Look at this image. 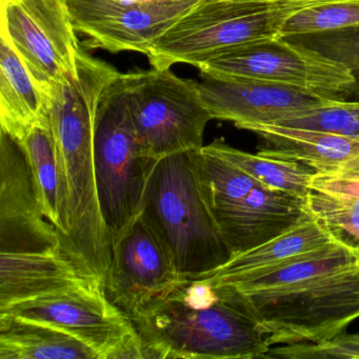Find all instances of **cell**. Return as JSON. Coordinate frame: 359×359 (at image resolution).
<instances>
[{
	"label": "cell",
	"instance_id": "4fadbf2b",
	"mask_svg": "<svg viewBox=\"0 0 359 359\" xmlns=\"http://www.w3.org/2000/svg\"><path fill=\"white\" fill-rule=\"evenodd\" d=\"M60 248L62 236L41 210L22 148L1 133L0 253L49 252Z\"/></svg>",
	"mask_w": 359,
	"mask_h": 359
},
{
	"label": "cell",
	"instance_id": "7402d4cb",
	"mask_svg": "<svg viewBox=\"0 0 359 359\" xmlns=\"http://www.w3.org/2000/svg\"><path fill=\"white\" fill-rule=\"evenodd\" d=\"M203 150L220 157L251 176L266 188L276 189L306 198L317 171L296 161L245 152L222 140H215Z\"/></svg>",
	"mask_w": 359,
	"mask_h": 359
},
{
	"label": "cell",
	"instance_id": "8fae6325",
	"mask_svg": "<svg viewBox=\"0 0 359 359\" xmlns=\"http://www.w3.org/2000/svg\"><path fill=\"white\" fill-rule=\"evenodd\" d=\"M182 277L142 215L113 243L104 283L109 299L131 317L171 291Z\"/></svg>",
	"mask_w": 359,
	"mask_h": 359
},
{
	"label": "cell",
	"instance_id": "8992f818",
	"mask_svg": "<svg viewBox=\"0 0 359 359\" xmlns=\"http://www.w3.org/2000/svg\"><path fill=\"white\" fill-rule=\"evenodd\" d=\"M130 111L138 140L154 161L201 150L211 115L203 106L194 81L178 77L171 69H151L123 74Z\"/></svg>",
	"mask_w": 359,
	"mask_h": 359
},
{
	"label": "cell",
	"instance_id": "52a82bcc",
	"mask_svg": "<svg viewBox=\"0 0 359 359\" xmlns=\"http://www.w3.org/2000/svg\"><path fill=\"white\" fill-rule=\"evenodd\" d=\"M0 314L62 330L90 346L98 359H146L133 321L109 299L98 281L16 302L0 309Z\"/></svg>",
	"mask_w": 359,
	"mask_h": 359
},
{
	"label": "cell",
	"instance_id": "7a4b0ae2",
	"mask_svg": "<svg viewBox=\"0 0 359 359\" xmlns=\"http://www.w3.org/2000/svg\"><path fill=\"white\" fill-rule=\"evenodd\" d=\"M131 320L146 358H264L266 335L231 285L182 278Z\"/></svg>",
	"mask_w": 359,
	"mask_h": 359
},
{
	"label": "cell",
	"instance_id": "ba28073f",
	"mask_svg": "<svg viewBox=\"0 0 359 359\" xmlns=\"http://www.w3.org/2000/svg\"><path fill=\"white\" fill-rule=\"evenodd\" d=\"M198 70L272 81L330 100H346L356 95L354 77L346 67L281 35L233 48L208 60Z\"/></svg>",
	"mask_w": 359,
	"mask_h": 359
},
{
	"label": "cell",
	"instance_id": "d4e9b609",
	"mask_svg": "<svg viewBox=\"0 0 359 359\" xmlns=\"http://www.w3.org/2000/svg\"><path fill=\"white\" fill-rule=\"evenodd\" d=\"M275 125L359 137V100H330Z\"/></svg>",
	"mask_w": 359,
	"mask_h": 359
},
{
	"label": "cell",
	"instance_id": "44dd1931",
	"mask_svg": "<svg viewBox=\"0 0 359 359\" xmlns=\"http://www.w3.org/2000/svg\"><path fill=\"white\" fill-rule=\"evenodd\" d=\"M356 266V252L335 243L309 257L232 287L248 295H276L298 289L318 277Z\"/></svg>",
	"mask_w": 359,
	"mask_h": 359
},
{
	"label": "cell",
	"instance_id": "30bf717a",
	"mask_svg": "<svg viewBox=\"0 0 359 359\" xmlns=\"http://www.w3.org/2000/svg\"><path fill=\"white\" fill-rule=\"evenodd\" d=\"M199 0H66L87 49L133 51L147 55L157 39Z\"/></svg>",
	"mask_w": 359,
	"mask_h": 359
},
{
	"label": "cell",
	"instance_id": "603a6c76",
	"mask_svg": "<svg viewBox=\"0 0 359 359\" xmlns=\"http://www.w3.org/2000/svg\"><path fill=\"white\" fill-rule=\"evenodd\" d=\"M311 215L335 243L359 251V194L313 186L306 195Z\"/></svg>",
	"mask_w": 359,
	"mask_h": 359
},
{
	"label": "cell",
	"instance_id": "4316f807",
	"mask_svg": "<svg viewBox=\"0 0 359 359\" xmlns=\"http://www.w3.org/2000/svg\"><path fill=\"white\" fill-rule=\"evenodd\" d=\"M264 358L359 359V334H341L318 344H283L270 348Z\"/></svg>",
	"mask_w": 359,
	"mask_h": 359
},
{
	"label": "cell",
	"instance_id": "5bb4252c",
	"mask_svg": "<svg viewBox=\"0 0 359 359\" xmlns=\"http://www.w3.org/2000/svg\"><path fill=\"white\" fill-rule=\"evenodd\" d=\"M211 212L232 255L279 236L310 213L304 197L262 184Z\"/></svg>",
	"mask_w": 359,
	"mask_h": 359
},
{
	"label": "cell",
	"instance_id": "7c38bea8",
	"mask_svg": "<svg viewBox=\"0 0 359 359\" xmlns=\"http://www.w3.org/2000/svg\"><path fill=\"white\" fill-rule=\"evenodd\" d=\"M199 76L195 87L212 118L231 121L238 129L275 125L330 100L312 92L251 77L203 72Z\"/></svg>",
	"mask_w": 359,
	"mask_h": 359
},
{
	"label": "cell",
	"instance_id": "484cf974",
	"mask_svg": "<svg viewBox=\"0 0 359 359\" xmlns=\"http://www.w3.org/2000/svg\"><path fill=\"white\" fill-rule=\"evenodd\" d=\"M287 39L346 67L356 83L355 98H359V27Z\"/></svg>",
	"mask_w": 359,
	"mask_h": 359
},
{
	"label": "cell",
	"instance_id": "d6986e66",
	"mask_svg": "<svg viewBox=\"0 0 359 359\" xmlns=\"http://www.w3.org/2000/svg\"><path fill=\"white\" fill-rule=\"evenodd\" d=\"M15 142L28 161L41 210L64 243L68 235L66 192L49 113Z\"/></svg>",
	"mask_w": 359,
	"mask_h": 359
},
{
	"label": "cell",
	"instance_id": "9a60e30c",
	"mask_svg": "<svg viewBox=\"0 0 359 359\" xmlns=\"http://www.w3.org/2000/svg\"><path fill=\"white\" fill-rule=\"evenodd\" d=\"M91 281L102 283L62 248L0 254V309Z\"/></svg>",
	"mask_w": 359,
	"mask_h": 359
},
{
	"label": "cell",
	"instance_id": "5b68a950",
	"mask_svg": "<svg viewBox=\"0 0 359 359\" xmlns=\"http://www.w3.org/2000/svg\"><path fill=\"white\" fill-rule=\"evenodd\" d=\"M156 163L138 140L121 73L102 94L94 132L96 188L111 245L142 213Z\"/></svg>",
	"mask_w": 359,
	"mask_h": 359
},
{
	"label": "cell",
	"instance_id": "6da1fadb",
	"mask_svg": "<svg viewBox=\"0 0 359 359\" xmlns=\"http://www.w3.org/2000/svg\"><path fill=\"white\" fill-rule=\"evenodd\" d=\"M121 72L81 49L76 72L48 90V113L55 136L67 201L65 251L104 285L112 245L96 188L94 132L102 94Z\"/></svg>",
	"mask_w": 359,
	"mask_h": 359
},
{
	"label": "cell",
	"instance_id": "2e32d148",
	"mask_svg": "<svg viewBox=\"0 0 359 359\" xmlns=\"http://www.w3.org/2000/svg\"><path fill=\"white\" fill-rule=\"evenodd\" d=\"M333 243L335 241L327 231L309 213L287 232L253 249L232 255L224 266L199 278L217 285H238L304 259Z\"/></svg>",
	"mask_w": 359,
	"mask_h": 359
},
{
	"label": "cell",
	"instance_id": "83f0119b",
	"mask_svg": "<svg viewBox=\"0 0 359 359\" xmlns=\"http://www.w3.org/2000/svg\"><path fill=\"white\" fill-rule=\"evenodd\" d=\"M258 1H295V3H320L325 0H258Z\"/></svg>",
	"mask_w": 359,
	"mask_h": 359
},
{
	"label": "cell",
	"instance_id": "9c48e42d",
	"mask_svg": "<svg viewBox=\"0 0 359 359\" xmlns=\"http://www.w3.org/2000/svg\"><path fill=\"white\" fill-rule=\"evenodd\" d=\"M0 36L11 45L43 93L75 74L83 47L66 0H0Z\"/></svg>",
	"mask_w": 359,
	"mask_h": 359
},
{
	"label": "cell",
	"instance_id": "ac0fdd59",
	"mask_svg": "<svg viewBox=\"0 0 359 359\" xmlns=\"http://www.w3.org/2000/svg\"><path fill=\"white\" fill-rule=\"evenodd\" d=\"M48 115V98L5 37L0 36L1 133L18 142Z\"/></svg>",
	"mask_w": 359,
	"mask_h": 359
},
{
	"label": "cell",
	"instance_id": "cb8c5ba5",
	"mask_svg": "<svg viewBox=\"0 0 359 359\" xmlns=\"http://www.w3.org/2000/svg\"><path fill=\"white\" fill-rule=\"evenodd\" d=\"M359 27V0H325L311 4L290 16L281 36L315 34Z\"/></svg>",
	"mask_w": 359,
	"mask_h": 359
},
{
	"label": "cell",
	"instance_id": "3957f363",
	"mask_svg": "<svg viewBox=\"0 0 359 359\" xmlns=\"http://www.w3.org/2000/svg\"><path fill=\"white\" fill-rule=\"evenodd\" d=\"M182 278L213 272L232 257L197 175L194 151L157 161L142 213Z\"/></svg>",
	"mask_w": 359,
	"mask_h": 359
},
{
	"label": "cell",
	"instance_id": "f1b7e54d",
	"mask_svg": "<svg viewBox=\"0 0 359 359\" xmlns=\"http://www.w3.org/2000/svg\"><path fill=\"white\" fill-rule=\"evenodd\" d=\"M356 255H357V266H358V268H359V251L356 252Z\"/></svg>",
	"mask_w": 359,
	"mask_h": 359
},
{
	"label": "cell",
	"instance_id": "e0dca14e",
	"mask_svg": "<svg viewBox=\"0 0 359 359\" xmlns=\"http://www.w3.org/2000/svg\"><path fill=\"white\" fill-rule=\"evenodd\" d=\"M245 130L270 146L260 151L262 154L296 161L313 168L317 173L332 171L359 158V137L277 125H253Z\"/></svg>",
	"mask_w": 359,
	"mask_h": 359
},
{
	"label": "cell",
	"instance_id": "277c9868",
	"mask_svg": "<svg viewBox=\"0 0 359 359\" xmlns=\"http://www.w3.org/2000/svg\"><path fill=\"white\" fill-rule=\"evenodd\" d=\"M314 3L258 0H199L150 48L155 69L178 64L197 69L218 54L280 35L290 16Z\"/></svg>",
	"mask_w": 359,
	"mask_h": 359
},
{
	"label": "cell",
	"instance_id": "ffe728a7",
	"mask_svg": "<svg viewBox=\"0 0 359 359\" xmlns=\"http://www.w3.org/2000/svg\"><path fill=\"white\" fill-rule=\"evenodd\" d=\"M0 359H98L87 344L52 325L0 314Z\"/></svg>",
	"mask_w": 359,
	"mask_h": 359
}]
</instances>
